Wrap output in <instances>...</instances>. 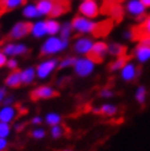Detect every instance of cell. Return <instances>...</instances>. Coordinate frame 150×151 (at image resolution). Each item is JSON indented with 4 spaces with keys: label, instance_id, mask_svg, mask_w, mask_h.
I'll use <instances>...</instances> for the list:
<instances>
[{
    "label": "cell",
    "instance_id": "obj_1",
    "mask_svg": "<svg viewBox=\"0 0 150 151\" xmlns=\"http://www.w3.org/2000/svg\"><path fill=\"white\" fill-rule=\"evenodd\" d=\"M111 21H106V22H99L92 19H87L81 15H75L73 17V20L70 21L71 27L74 29V32L79 35V36H106L110 31V28L112 27V25L110 24Z\"/></svg>",
    "mask_w": 150,
    "mask_h": 151
},
{
    "label": "cell",
    "instance_id": "obj_2",
    "mask_svg": "<svg viewBox=\"0 0 150 151\" xmlns=\"http://www.w3.org/2000/svg\"><path fill=\"white\" fill-rule=\"evenodd\" d=\"M70 47V41H66L57 36H49L48 38L43 42L41 47V57H53L58 53L65 52Z\"/></svg>",
    "mask_w": 150,
    "mask_h": 151
},
{
    "label": "cell",
    "instance_id": "obj_3",
    "mask_svg": "<svg viewBox=\"0 0 150 151\" xmlns=\"http://www.w3.org/2000/svg\"><path fill=\"white\" fill-rule=\"evenodd\" d=\"M132 58L136 63L141 65L150 60V36H141L138 40L137 46L132 50Z\"/></svg>",
    "mask_w": 150,
    "mask_h": 151
},
{
    "label": "cell",
    "instance_id": "obj_4",
    "mask_svg": "<svg viewBox=\"0 0 150 151\" xmlns=\"http://www.w3.org/2000/svg\"><path fill=\"white\" fill-rule=\"evenodd\" d=\"M96 63L90 57H76V60L73 65L74 74L81 79H86L95 73Z\"/></svg>",
    "mask_w": 150,
    "mask_h": 151
},
{
    "label": "cell",
    "instance_id": "obj_5",
    "mask_svg": "<svg viewBox=\"0 0 150 151\" xmlns=\"http://www.w3.org/2000/svg\"><path fill=\"white\" fill-rule=\"evenodd\" d=\"M78 12L84 17L96 20L101 14V7L97 0H81L78 6Z\"/></svg>",
    "mask_w": 150,
    "mask_h": 151
},
{
    "label": "cell",
    "instance_id": "obj_6",
    "mask_svg": "<svg viewBox=\"0 0 150 151\" xmlns=\"http://www.w3.org/2000/svg\"><path fill=\"white\" fill-rule=\"evenodd\" d=\"M58 62L59 60L57 58H48V59L42 60V62L35 68L36 76L41 80L48 79L50 75L56 71V69H58Z\"/></svg>",
    "mask_w": 150,
    "mask_h": 151
},
{
    "label": "cell",
    "instance_id": "obj_7",
    "mask_svg": "<svg viewBox=\"0 0 150 151\" xmlns=\"http://www.w3.org/2000/svg\"><path fill=\"white\" fill-rule=\"evenodd\" d=\"M124 11L128 16L137 21H141L146 16L148 9L141 4L140 0H127L124 5Z\"/></svg>",
    "mask_w": 150,
    "mask_h": 151
},
{
    "label": "cell",
    "instance_id": "obj_8",
    "mask_svg": "<svg viewBox=\"0 0 150 151\" xmlns=\"http://www.w3.org/2000/svg\"><path fill=\"white\" fill-rule=\"evenodd\" d=\"M140 73L141 70L139 68V64H137L136 62H132L129 59L123 65L122 69L119 70V78L124 82H133L140 76Z\"/></svg>",
    "mask_w": 150,
    "mask_h": 151
},
{
    "label": "cell",
    "instance_id": "obj_9",
    "mask_svg": "<svg viewBox=\"0 0 150 151\" xmlns=\"http://www.w3.org/2000/svg\"><path fill=\"white\" fill-rule=\"evenodd\" d=\"M94 44V38L90 36H79L74 40L73 43V52L79 57H86L89 55L91 47Z\"/></svg>",
    "mask_w": 150,
    "mask_h": 151
},
{
    "label": "cell",
    "instance_id": "obj_10",
    "mask_svg": "<svg viewBox=\"0 0 150 151\" xmlns=\"http://www.w3.org/2000/svg\"><path fill=\"white\" fill-rule=\"evenodd\" d=\"M31 28H32V22L30 21H20L14 27L10 29L9 35L6 36V40L9 41H17L25 38L26 36L31 35Z\"/></svg>",
    "mask_w": 150,
    "mask_h": 151
},
{
    "label": "cell",
    "instance_id": "obj_11",
    "mask_svg": "<svg viewBox=\"0 0 150 151\" xmlns=\"http://www.w3.org/2000/svg\"><path fill=\"white\" fill-rule=\"evenodd\" d=\"M59 96V92L54 87H52L49 85H41L38 87H36L32 90L30 93V99L32 101H40V100H50L56 99Z\"/></svg>",
    "mask_w": 150,
    "mask_h": 151
},
{
    "label": "cell",
    "instance_id": "obj_12",
    "mask_svg": "<svg viewBox=\"0 0 150 151\" xmlns=\"http://www.w3.org/2000/svg\"><path fill=\"white\" fill-rule=\"evenodd\" d=\"M96 64H99L101 62H103L107 57V43L100 40V41H94V44L91 47L89 55Z\"/></svg>",
    "mask_w": 150,
    "mask_h": 151
},
{
    "label": "cell",
    "instance_id": "obj_13",
    "mask_svg": "<svg viewBox=\"0 0 150 151\" xmlns=\"http://www.w3.org/2000/svg\"><path fill=\"white\" fill-rule=\"evenodd\" d=\"M70 10V0H53V7L48 17L58 19Z\"/></svg>",
    "mask_w": 150,
    "mask_h": 151
},
{
    "label": "cell",
    "instance_id": "obj_14",
    "mask_svg": "<svg viewBox=\"0 0 150 151\" xmlns=\"http://www.w3.org/2000/svg\"><path fill=\"white\" fill-rule=\"evenodd\" d=\"M3 52L5 55H11V57H16V55H24L28 52V48L22 43H7L4 46Z\"/></svg>",
    "mask_w": 150,
    "mask_h": 151
},
{
    "label": "cell",
    "instance_id": "obj_15",
    "mask_svg": "<svg viewBox=\"0 0 150 151\" xmlns=\"http://www.w3.org/2000/svg\"><path fill=\"white\" fill-rule=\"evenodd\" d=\"M119 108H118V106L115 104V103H102L100 107H96L92 109L94 113H97V114H101L103 117H115L117 113H118Z\"/></svg>",
    "mask_w": 150,
    "mask_h": 151
},
{
    "label": "cell",
    "instance_id": "obj_16",
    "mask_svg": "<svg viewBox=\"0 0 150 151\" xmlns=\"http://www.w3.org/2000/svg\"><path fill=\"white\" fill-rule=\"evenodd\" d=\"M19 116L20 112L17 111V107H14V106H5L4 108L0 109V122L11 123Z\"/></svg>",
    "mask_w": 150,
    "mask_h": 151
},
{
    "label": "cell",
    "instance_id": "obj_17",
    "mask_svg": "<svg viewBox=\"0 0 150 151\" xmlns=\"http://www.w3.org/2000/svg\"><path fill=\"white\" fill-rule=\"evenodd\" d=\"M127 47L122 43L118 42H112L107 43V55L112 58H118V57H124L127 55Z\"/></svg>",
    "mask_w": 150,
    "mask_h": 151
},
{
    "label": "cell",
    "instance_id": "obj_18",
    "mask_svg": "<svg viewBox=\"0 0 150 151\" xmlns=\"http://www.w3.org/2000/svg\"><path fill=\"white\" fill-rule=\"evenodd\" d=\"M140 22L141 24L137 28H133L134 33H136V40L137 41L140 38L141 36H150V15H146Z\"/></svg>",
    "mask_w": 150,
    "mask_h": 151
},
{
    "label": "cell",
    "instance_id": "obj_19",
    "mask_svg": "<svg viewBox=\"0 0 150 151\" xmlns=\"http://www.w3.org/2000/svg\"><path fill=\"white\" fill-rule=\"evenodd\" d=\"M20 76H21V84L22 85H31L35 81L36 76V69L33 66L26 68L25 70L20 71Z\"/></svg>",
    "mask_w": 150,
    "mask_h": 151
},
{
    "label": "cell",
    "instance_id": "obj_20",
    "mask_svg": "<svg viewBox=\"0 0 150 151\" xmlns=\"http://www.w3.org/2000/svg\"><path fill=\"white\" fill-rule=\"evenodd\" d=\"M44 25H46V31L48 36H57L59 33L62 24L57 19L48 17L47 20H44Z\"/></svg>",
    "mask_w": 150,
    "mask_h": 151
},
{
    "label": "cell",
    "instance_id": "obj_21",
    "mask_svg": "<svg viewBox=\"0 0 150 151\" xmlns=\"http://www.w3.org/2000/svg\"><path fill=\"white\" fill-rule=\"evenodd\" d=\"M26 3H27L26 0H0V10L7 12L16 9L19 6L26 5Z\"/></svg>",
    "mask_w": 150,
    "mask_h": 151
},
{
    "label": "cell",
    "instance_id": "obj_22",
    "mask_svg": "<svg viewBox=\"0 0 150 151\" xmlns=\"http://www.w3.org/2000/svg\"><path fill=\"white\" fill-rule=\"evenodd\" d=\"M31 35L35 38H43L44 36H47V31H46V25H44V20H40L32 24V28H31Z\"/></svg>",
    "mask_w": 150,
    "mask_h": 151
},
{
    "label": "cell",
    "instance_id": "obj_23",
    "mask_svg": "<svg viewBox=\"0 0 150 151\" xmlns=\"http://www.w3.org/2000/svg\"><path fill=\"white\" fill-rule=\"evenodd\" d=\"M129 58L128 55L124 57H118V58H113V60L108 64V71L110 73H119V70L123 68V65L128 62Z\"/></svg>",
    "mask_w": 150,
    "mask_h": 151
},
{
    "label": "cell",
    "instance_id": "obj_24",
    "mask_svg": "<svg viewBox=\"0 0 150 151\" xmlns=\"http://www.w3.org/2000/svg\"><path fill=\"white\" fill-rule=\"evenodd\" d=\"M36 7L41 16H49L50 10L53 7V0H38Z\"/></svg>",
    "mask_w": 150,
    "mask_h": 151
},
{
    "label": "cell",
    "instance_id": "obj_25",
    "mask_svg": "<svg viewBox=\"0 0 150 151\" xmlns=\"http://www.w3.org/2000/svg\"><path fill=\"white\" fill-rule=\"evenodd\" d=\"M5 84L11 87V88H17L20 87L22 84H21V76H20V71L17 70H14L9 76L5 79Z\"/></svg>",
    "mask_w": 150,
    "mask_h": 151
},
{
    "label": "cell",
    "instance_id": "obj_26",
    "mask_svg": "<svg viewBox=\"0 0 150 151\" xmlns=\"http://www.w3.org/2000/svg\"><path fill=\"white\" fill-rule=\"evenodd\" d=\"M22 15L28 19V20H33V19H38L41 17V15L38 12V10H37V7L35 4H26L24 10H22Z\"/></svg>",
    "mask_w": 150,
    "mask_h": 151
},
{
    "label": "cell",
    "instance_id": "obj_27",
    "mask_svg": "<svg viewBox=\"0 0 150 151\" xmlns=\"http://www.w3.org/2000/svg\"><path fill=\"white\" fill-rule=\"evenodd\" d=\"M73 33H74V29L71 27L70 22H63V24L61 25V29H59L58 36L61 37V38H63V40L70 41L71 37H73Z\"/></svg>",
    "mask_w": 150,
    "mask_h": 151
},
{
    "label": "cell",
    "instance_id": "obj_28",
    "mask_svg": "<svg viewBox=\"0 0 150 151\" xmlns=\"http://www.w3.org/2000/svg\"><path fill=\"white\" fill-rule=\"evenodd\" d=\"M134 99H136L138 104H144L148 100V88L144 85H139L136 88V93H134Z\"/></svg>",
    "mask_w": 150,
    "mask_h": 151
},
{
    "label": "cell",
    "instance_id": "obj_29",
    "mask_svg": "<svg viewBox=\"0 0 150 151\" xmlns=\"http://www.w3.org/2000/svg\"><path fill=\"white\" fill-rule=\"evenodd\" d=\"M75 60H76V57L75 55H66L64 57L63 59H61L58 62V69H70V68H73Z\"/></svg>",
    "mask_w": 150,
    "mask_h": 151
},
{
    "label": "cell",
    "instance_id": "obj_30",
    "mask_svg": "<svg viewBox=\"0 0 150 151\" xmlns=\"http://www.w3.org/2000/svg\"><path fill=\"white\" fill-rule=\"evenodd\" d=\"M110 15H111V17L112 19H122L123 17V7L117 4V3H110Z\"/></svg>",
    "mask_w": 150,
    "mask_h": 151
},
{
    "label": "cell",
    "instance_id": "obj_31",
    "mask_svg": "<svg viewBox=\"0 0 150 151\" xmlns=\"http://www.w3.org/2000/svg\"><path fill=\"white\" fill-rule=\"evenodd\" d=\"M62 116L59 113H56V112H50L44 118V122L47 123V125L49 127H53V125H57V124H61L62 123Z\"/></svg>",
    "mask_w": 150,
    "mask_h": 151
},
{
    "label": "cell",
    "instance_id": "obj_32",
    "mask_svg": "<svg viewBox=\"0 0 150 151\" xmlns=\"http://www.w3.org/2000/svg\"><path fill=\"white\" fill-rule=\"evenodd\" d=\"M65 135V128L61 124H57V125H53L50 127V137L53 139H61Z\"/></svg>",
    "mask_w": 150,
    "mask_h": 151
},
{
    "label": "cell",
    "instance_id": "obj_33",
    "mask_svg": "<svg viewBox=\"0 0 150 151\" xmlns=\"http://www.w3.org/2000/svg\"><path fill=\"white\" fill-rule=\"evenodd\" d=\"M30 135H31V138H33L36 140H42L46 138V130H44L43 128H36V129H33L30 133Z\"/></svg>",
    "mask_w": 150,
    "mask_h": 151
},
{
    "label": "cell",
    "instance_id": "obj_34",
    "mask_svg": "<svg viewBox=\"0 0 150 151\" xmlns=\"http://www.w3.org/2000/svg\"><path fill=\"white\" fill-rule=\"evenodd\" d=\"M99 96L101 97V99H103V100H110V99H112V97H115V92H113V90H112V88L103 87V88L100 90Z\"/></svg>",
    "mask_w": 150,
    "mask_h": 151
},
{
    "label": "cell",
    "instance_id": "obj_35",
    "mask_svg": "<svg viewBox=\"0 0 150 151\" xmlns=\"http://www.w3.org/2000/svg\"><path fill=\"white\" fill-rule=\"evenodd\" d=\"M10 132H11V128H10L9 123L0 122V138H6V137H9Z\"/></svg>",
    "mask_w": 150,
    "mask_h": 151
},
{
    "label": "cell",
    "instance_id": "obj_36",
    "mask_svg": "<svg viewBox=\"0 0 150 151\" xmlns=\"http://www.w3.org/2000/svg\"><path fill=\"white\" fill-rule=\"evenodd\" d=\"M122 37H123V40L127 41V42L134 41V40H136V33H134V29H133V28H127V29H124L123 33H122Z\"/></svg>",
    "mask_w": 150,
    "mask_h": 151
},
{
    "label": "cell",
    "instance_id": "obj_37",
    "mask_svg": "<svg viewBox=\"0 0 150 151\" xmlns=\"http://www.w3.org/2000/svg\"><path fill=\"white\" fill-rule=\"evenodd\" d=\"M6 65H7V68H10L11 70H16V69H17V60H15V59L7 60Z\"/></svg>",
    "mask_w": 150,
    "mask_h": 151
},
{
    "label": "cell",
    "instance_id": "obj_38",
    "mask_svg": "<svg viewBox=\"0 0 150 151\" xmlns=\"http://www.w3.org/2000/svg\"><path fill=\"white\" fill-rule=\"evenodd\" d=\"M42 122H43V118L40 117V116H36V117H33L31 119V124L32 125H40V124H42Z\"/></svg>",
    "mask_w": 150,
    "mask_h": 151
},
{
    "label": "cell",
    "instance_id": "obj_39",
    "mask_svg": "<svg viewBox=\"0 0 150 151\" xmlns=\"http://www.w3.org/2000/svg\"><path fill=\"white\" fill-rule=\"evenodd\" d=\"M6 62H7L6 55L4 54V53H0V68H3L4 65H6Z\"/></svg>",
    "mask_w": 150,
    "mask_h": 151
},
{
    "label": "cell",
    "instance_id": "obj_40",
    "mask_svg": "<svg viewBox=\"0 0 150 151\" xmlns=\"http://www.w3.org/2000/svg\"><path fill=\"white\" fill-rule=\"evenodd\" d=\"M7 147V141L5 140V138H0V151H4Z\"/></svg>",
    "mask_w": 150,
    "mask_h": 151
},
{
    "label": "cell",
    "instance_id": "obj_41",
    "mask_svg": "<svg viewBox=\"0 0 150 151\" xmlns=\"http://www.w3.org/2000/svg\"><path fill=\"white\" fill-rule=\"evenodd\" d=\"M25 127H26L25 123H20V124H16V125H15V129H16V132H22Z\"/></svg>",
    "mask_w": 150,
    "mask_h": 151
},
{
    "label": "cell",
    "instance_id": "obj_42",
    "mask_svg": "<svg viewBox=\"0 0 150 151\" xmlns=\"http://www.w3.org/2000/svg\"><path fill=\"white\" fill-rule=\"evenodd\" d=\"M5 95H6V91H5V90H4V88H0V102L4 100Z\"/></svg>",
    "mask_w": 150,
    "mask_h": 151
},
{
    "label": "cell",
    "instance_id": "obj_43",
    "mask_svg": "<svg viewBox=\"0 0 150 151\" xmlns=\"http://www.w3.org/2000/svg\"><path fill=\"white\" fill-rule=\"evenodd\" d=\"M140 1L146 7V9H150V0H140Z\"/></svg>",
    "mask_w": 150,
    "mask_h": 151
},
{
    "label": "cell",
    "instance_id": "obj_44",
    "mask_svg": "<svg viewBox=\"0 0 150 151\" xmlns=\"http://www.w3.org/2000/svg\"><path fill=\"white\" fill-rule=\"evenodd\" d=\"M12 101H14V99H12V97H7V99L5 100V106H10L11 103H12Z\"/></svg>",
    "mask_w": 150,
    "mask_h": 151
},
{
    "label": "cell",
    "instance_id": "obj_45",
    "mask_svg": "<svg viewBox=\"0 0 150 151\" xmlns=\"http://www.w3.org/2000/svg\"><path fill=\"white\" fill-rule=\"evenodd\" d=\"M3 14H5V12H4L3 10H0V17H1V15H3Z\"/></svg>",
    "mask_w": 150,
    "mask_h": 151
},
{
    "label": "cell",
    "instance_id": "obj_46",
    "mask_svg": "<svg viewBox=\"0 0 150 151\" xmlns=\"http://www.w3.org/2000/svg\"><path fill=\"white\" fill-rule=\"evenodd\" d=\"M63 151H71L70 149H66V150H63Z\"/></svg>",
    "mask_w": 150,
    "mask_h": 151
},
{
    "label": "cell",
    "instance_id": "obj_47",
    "mask_svg": "<svg viewBox=\"0 0 150 151\" xmlns=\"http://www.w3.org/2000/svg\"><path fill=\"white\" fill-rule=\"evenodd\" d=\"M106 1H111V3H112V0H106Z\"/></svg>",
    "mask_w": 150,
    "mask_h": 151
}]
</instances>
